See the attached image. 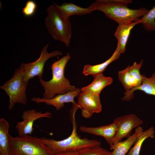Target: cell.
<instances>
[{"instance_id": "13", "label": "cell", "mask_w": 155, "mask_h": 155, "mask_svg": "<svg viewBox=\"0 0 155 155\" xmlns=\"http://www.w3.org/2000/svg\"><path fill=\"white\" fill-rule=\"evenodd\" d=\"M117 127L118 123L115 119L112 123L108 125L95 127L81 126L80 130L83 132L103 137L110 145L116 134Z\"/></svg>"}, {"instance_id": "23", "label": "cell", "mask_w": 155, "mask_h": 155, "mask_svg": "<svg viewBox=\"0 0 155 155\" xmlns=\"http://www.w3.org/2000/svg\"><path fill=\"white\" fill-rule=\"evenodd\" d=\"M78 155H112L110 152L100 146L86 148L77 152Z\"/></svg>"}, {"instance_id": "12", "label": "cell", "mask_w": 155, "mask_h": 155, "mask_svg": "<svg viewBox=\"0 0 155 155\" xmlns=\"http://www.w3.org/2000/svg\"><path fill=\"white\" fill-rule=\"evenodd\" d=\"M80 92V89L78 88L65 94H58L51 99L34 97L32 98L31 100L37 103L44 102L47 105L54 106L57 110H59L64 106L65 103H75L74 101V98L79 96Z\"/></svg>"}, {"instance_id": "6", "label": "cell", "mask_w": 155, "mask_h": 155, "mask_svg": "<svg viewBox=\"0 0 155 155\" xmlns=\"http://www.w3.org/2000/svg\"><path fill=\"white\" fill-rule=\"evenodd\" d=\"M23 77V70L20 66L15 70L12 77L0 86L9 97V110H11L16 103L23 104L26 103L27 97L26 91L28 83L24 81Z\"/></svg>"}, {"instance_id": "4", "label": "cell", "mask_w": 155, "mask_h": 155, "mask_svg": "<svg viewBox=\"0 0 155 155\" xmlns=\"http://www.w3.org/2000/svg\"><path fill=\"white\" fill-rule=\"evenodd\" d=\"M46 11L44 23L49 33L55 40L64 43L69 47L72 34L69 19L64 18L54 4L49 5Z\"/></svg>"}, {"instance_id": "15", "label": "cell", "mask_w": 155, "mask_h": 155, "mask_svg": "<svg viewBox=\"0 0 155 155\" xmlns=\"http://www.w3.org/2000/svg\"><path fill=\"white\" fill-rule=\"evenodd\" d=\"M53 4L61 15L65 18L68 19L72 16L87 15L95 11L90 6L87 8H83L71 2L64 3L61 5L55 3H53Z\"/></svg>"}, {"instance_id": "21", "label": "cell", "mask_w": 155, "mask_h": 155, "mask_svg": "<svg viewBox=\"0 0 155 155\" xmlns=\"http://www.w3.org/2000/svg\"><path fill=\"white\" fill-rule=\"evenodd\" d=\"M155 133V131L153 127L143 131L127 155H140L141 147L144 142L148 138H154Z\"/></svg>"}, {"instance_id": "10", "label": "cell", "mask_w": 155, "mask_h": 155, "mask_svg": "<svg viewBox=\"0 0 155 155\" xmlns=\"http://www.w3.org/2000/svg\"><path fill=\"white\" fill-rule=\"evenodd\" d=\"M52 114L49 112L42 113L36 109H28L23 112L22 121H19L16 125L18 136L22 137L31 135L34 131L33 125L36 120L42 118H51Z\"/></svg>"}, {"instance_id": "7", "label": "cell", "mask_w": 155, "mask_h": 155, "mask_svg": "<svg viewBox=\"0 0 155 155\" xmlns=\"http://www.w3.org/2000/svg\"><path fill=\"white\" fill-rule=\"evenodd\" d=\"M49 45L47 43L43 47L37 60L27 63H23L20 65L23 70V80L26 83H28L30 80L35 76L39 78H42L44 66L47 60L51 57L62 55V53L58 50L49 53L47 51Z\"/></svg>"}, {"instance_id": "26", "label": "cell", "mask_w": 155, "mask_h": 155, "mask_svg": "<svg viewBox=\"0 0 155 155\" xmlns=\"http://www.w3.org/2000/svg\"><path fill=\"white\" fill-rule=\"evenodd\" d=\"M153 155H155V154H153Z\"/></svg>"}, {"instance_id": "18", "label": "cell", "mask_w": 155, "mask_h": 155, "mask_svg": "<svg viewBox=\"0 0 155 155\" xmlns=\"http://www.w3.org/2000/svg\"><path fill=\"white\" fill-rule=\"evenodd\" d=\"M89 85L81 88V90L100 95L102 90L113 82L112 78L105 76L102 73L97 75Z\"/></svg>"}, {"instance_id": "8", "label": "cell", "mask_w": 155, "mask_h": 155, "mask_svg": "<svg viewBox=\"0 0 155 155\" xmlns=\"http://www.w3.org/2000/svg\"><path fill=\"white\" fill-rule=\"evenodd\" d=\"M117 129L116 134L109 146L113 150L114 146L125 137L130 135L132 130L142 124L143 121L136 115L131 114L117 117Z\"/></svg>"}, {"instance_id": "5", "label": "cell", "mask_w": 155, "mask_h": 155, "mask_svg": "<svg viewBox=\"0 0 155 155\" xmlns=\"http://www.w3.org/2000/svg\"><path fill=\"white\" fill-rule=\"evenodd\" d=\"M9 136L13 155H55L37 137Z\"/></svg>"}, {"instance_id": "3", "label": "cell", "mask_w": 155, "mask_h": 155, "mask_svg": "<svg viewBox=\"0 0 155 155\" xmlns=\"http://www.w3.org/2000/svg\"><path fill=\"white\" fill-rule=\"evenodd\" d=\"M71 58L70 54L68 53L52 64L51 66L52 77L50 80L46 81L42 78H39L41 85L45 90L43 93V98L51 99L57 94H65L77 89L70 85V82L64 76L65 67Z\"/></svg>"}, {"instance_id": "25", "label": "cell", "mask_w": 155, "mask_h": 155, "mask_svg": "<svg viewBox=\"0 0 155 155\" xmlns=\"http://www.w3.org/2000/svg\"><path fill=\"white\" fill-rule=\"evenodd\" d=\"M55 155H78L77 152H64L55 154Z\"/></svg>"}, {"instance_id": "2", "label": "cell", "mask_w": 155, "mask_h": 155, "mask_svg": "<svg viewBox=\"0 0 155 155\" xmlns=\"http://www.w3.org/2000/svg\"><path fill=\"white\" fill-rule=\"evenodd\" d=\"M78 108V106H75L72 113L71 119L73 129L69 137L61 140L48 139L44 137L39 138L40 140L55 154L64 152H77L88 148L100 146L101 142L97 140H90L85 137L82 138L78 135L75 115Z\"/></svg>"}, {"instance_id": "14", "label": "cell", "mask_w": 155, "mask_h": 155, "mask_svg": "<svg viewBox=\"0 0 155 155\" xmlns=\"http://www.w3.org/2000/svg\"><path fill=\"white\" fill-rule=\"evenodd\" d=\"M140 23L139 19L134 22L119 24L114 35L118 40L117 48L121 54L126 51V44L131 30Z\"/></svg>"}, {"instance_id": "9", "label": "cell", "mask_w": 155, "mask_h": 155, "mask_svg": "<svg viewBox=\"0 0 155 155\" xmlns=\"http://www.w3.org/2000/svg\"><path fill=\"white\" fill-rule=\"evenodd\" d=\"M143 61L142 60L139 63L135 62L132 65H128L124 69L119 71V80L126 91L137 87L142 84L143 75L141 74L140 69Z\"/></svg>"}, {"instance_id": "11", "label": "cell", "mask_w": 155, "mask_h": 155, "mask_svg": "<svg viewBox=\"0 0 155 155\" xmlns=\"http://www.w3.org/2000/svg\"><path fill=\"white\" fill-rule=\"evenodd\" d=\"M99 95L82 92L78 97L77 103L82 108V114L85 118H90L94 113H98L102 110Z\"/></svg>"}, {"instance_id": "22", "label": "cell", "mask_w": 155, "mask_h": 155, "mask_svg": "<svg viewBox=\"0 0 155 155\" xmlns=\"http://www.w3.org/2000/svg\"><path fill=\"white\" fill-rule=\"evenodd\" d=\"M140 20L145 29L149 31H155V6Z\"/></svg>"}, {"instance_id": "20", "label": "cell", "mask_w": 155, "mask_h": 155, "mask_svg": "<svg viewBox=\"0 0 155 155\" xmlns=\"http://www.w3.org/2000/svg\"><path fill=\"white\" fill-rule=\"evenodd\" d=\"M121 53L116 48L111 57L103 63L94 65L87 64L84 67L83 73L86 76L92 75L94 78L97 75L102 73L107 67L114 61L118 59Z\"/></svg>"}, {"instance_id": "27", "label": "cell", "mask_w": 155, "mask_h": 155, "mask_svg": "<svg viewBox=\"0 0 155 155\" xmlns=\"http://www.w3.org/2000/svg\"><path fill=\"white\" fill-rule=\"evenodd\" d=\"M11 155H12V154H11Z\"/></svg>"}, {"instance_id": "24", "label": "cell", "mask_w": 155, "mask_h": 155, "mask_svg": "<svg viewBox=\"0 0 155 155\" xmlns=\"http://www.w3.org/2000/svg\"><path fill=\"white\" fill-rule=\"evenodd\" d=\"M37 8L36 2L32 0L27 1L24 7L22 9V12L26 17H30L35 13Z\"/></svg>"}, {"instance_id": "19", "label": "cell", "mask_w": 155, "mask_h": 155, "mask_svg": "<svg viewBox=\"0 0 155 155\" xmlns=\"http://www.w3.org/2000/svg\"><path fill=\"white\" fill-rule=\"evenodd\" d=\"M9 125L3 118L0 119V155H11Z\"/></svg>"}, {"instance_id": "1", "label": "cell", "mask_w": 155, "mask_h": 155, "mask_svg": "<svg viewBox=\"0 0 155 155\" xmlns=\"http://www.w3.org/2000/svg\"><path fill=\"white\" fill-rule=\"evenodd\" d=\"M132 2L131 0H96L89 6L103 12L108 18L119 24L136 21L148 11L146 8H128V5Z\"/></svg>"}, {"instance_id": "17", "label": "cell", "mask_w": 155, "mask_h": 155, "mask_svg": "<svg viewBox=\"0 0 155 155\" xmlns=\"http://www.w3.org/2000/svg\"><path fill=\"white\" fill-rule=\"evenodd\" d=\"M143 131L142 127H137L134 133L129 136L126 140L119 142L114 146L111 152L112 155H125Z\"/></svg>"}, {"instance_id": "16", "label": "cell", "mask_w": 155, "mask_h": 155, "mask_svg": "<svg viewBox=\"0 0 155 155\" xmlns=\"http://www.w3.org/2000/svg\"><path fill=\"white\" fill-rule=\"evenodd\" d=\"M136 90H140L145 93L155 96V73L152 74L149 78L146 77L143 75L142 84L139 86L125 91L124 96L122 100L124 101L131 100L134 96V92Z\"/></svg>"}]
</instances>
